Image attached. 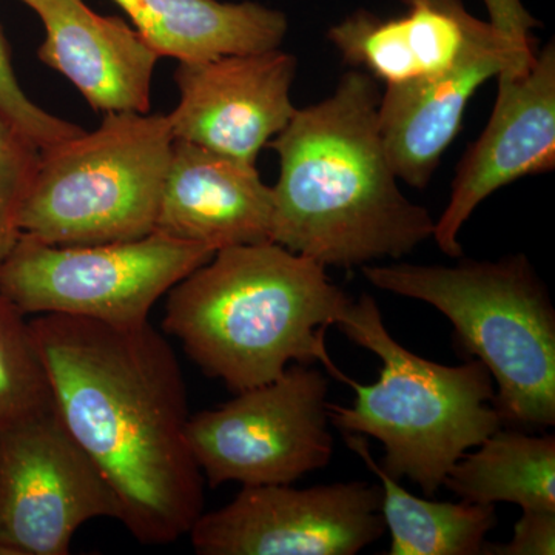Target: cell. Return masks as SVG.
Here are the masks:
<instances>
[{
  "label": "cell",
  "instance_id": "6da1fadb",
  "mask_svg": "<svg viewBox=\"0 0 555 555\" xmlns=\"http://www.w3.org/2000/svg\"><path fill=\"white\" fill-rule=\"evenodd\" d=\"M51 400L115 492L120 524L144 545L189 535L204 477L188 440V387L170 343L131 326L67 315L30 320Z\"/></svg>",
  "mask_w": 555,
  "mask_h": 555
},
{
  "label": "cell",
  "instance_id": "7a4b0ae2",
  "mask_svg": "<svg viewBox=\"0 0 555 555\" xmlns=\"http://www.w3.org/2000/svg\"><path fill=\"white\" fill-rule=\"evenodd\" d=\"M379 98L371 75L347 72L269 142L280 158L272 243L326 269H353L433 238V215L401 192L387 159Z\"/></svg>",
  "mask_w": 555,
  "mask_h": 555
},
{
  "label": "cell",
  "instance_id": "3957f363",
  "mask_svg": "<svg viewBox=\"0 0 555 555\" xmlns=\"http://www.w3.org/2000/svg\"><path fill=\"white\" fill-rule=\"evenodd\" d=\"M352 301L312 259L276 243L248 244L221 248L179 281L167 294L163 327L207 377L235 393L292 364H323L349 385L326 334Z\"/></svg>",
  "mask_w": 555,
  "mask_h": 555
},
{
  "label": "cell",
  "instance_id": "277c9868",
  "mask_svg": "<svg viewBox=\"0 0 555 555\" xmlns=\"http://www.w3.org/2000/svg\"><path fill=\"white\" fill-rule=\"evenodd\" d=\"M337 327L383 366L374 385L350 379L352 406L328 403L331 426L377 438L385 447L378 466L386 474L436 494L452 466L503 426L494 379L476 358L447 366L401 346L369 294L353 299Z\"/></svg>",
  "mask_w": 555,
  "mask_h": 555
},
{
  "label": "cell",
  "instance_id": "5b68a950",
  "mask_svg": "<svg viewBox=\"0 0 555 555\" xmlns=\"http://www.w3.org/2000/svg\"><path fill=\"white\" fill-rule=\"evenodd\" d=\"M361 272L379 291L426 302L451 321L459 349L494 379L503 425L528 433L555 425V310L525 255Z\"/></svg>",
  "mask_w": 555,
  "mask_h": 555
},
{
  "label": "cell",
  "instance_id": "8992f818",
  "mask_svg": "<svg viewBox=\"0 0 555 555\" xmlns=\"http://www.w3.org/2000/svg\"><path fill=\"white\" fill-rule=\"evenodd\" d=\"M169 115L105 113L96 130L40 150L21 214L25 235L53 246L155 232L173 147Z\"/></svg>",
  "mask_w": 555,
  "mask_h": 555
},
{
  "label": "cell",
  "instance_id": "52a82bcc",
  "mask_svg": "<svg viewBox=\"0 0 555 555\" xmlns=\"http://www.w3.org/2000/svg\"><path fill=\"white\" fill-rule=\"evenodd\" d=\"M217 254L159 232L144 238L53 246L22 233L0 268V294L24 315H67L131 326Z\"/></svg>",
  "mask_w": 555,
  "mask_h": 555
},
{
  "label": "cell",
  "instance_id": "ba28073f",
  "mask_svg": "<svg viewBox=\"0 0 555 555\" xmlns=\"http://www.w3.org/2000/svg\"><path fill=\"white\" fill-rule=\"evenodd\" d=\"M328 378L292 364L281 377L236 392L219 408L190 415L193 459L211 488L292 485L331 463Z\"/></svg>",
  "mask_w": 555,
  "mask_h": 555
},
{
  "label": "cell",
  "instance_id": "9c48e42d",
  "mask_svg": "<svg viewBox=\"0 0 555 555\" xmlns=\"http://www.w3.org/2000/svg\"><path fill=\"white\" fill-rule=\"evenodd\" d=\"M94 518L118 499L54 408L0 436V555H67Z\"/></svg>",
  "mask_w": 555,
  "mask_h": 555
},
{
  "label": "cell",
  "instance_id": "30bf717a",
  "mask_svg": "<svg viewBox=\"0 0 555 555\" xmlns=\"http://www.w3.org/2000/svg\"><path fill=\"white\" fill-rule=\"evenodd\" d=\"M382 486H243L192 531L201 555H356L385 534Z\"/></svg>",
  "mask_w": 555,
  "mask_h": 555
},
{
  "label": "cell",
  "instance_id": "8fae6325",
  "mask_svg": "<svg viewBox=\"0 0 555 555\" xmlns=\"http://www.w3.org/2000/svg\"><path fill=\"white\" fill-rule=\"evenodd\" d=\"M531 38L511 50L496 73L499 91L483 133L460 160L448 206L433 238L444 255H463L459 235L496 190L555 167V46L535 51Z\"/></svg>",
  "mask_w": 555,
  "mask_h": 555
},
{
  "label": "cell",
  "instance_id": "7c38bea8",
  "mask_svg": "<svg viewBox=\"0 0 555 555\" xmlns=\"http://www.w3.org/2000/svg\"><path fill=\"white\" fill-rule=\"evenodd\" d=\"M491 21H480L449 67L427 78L386 87L378 127L397 178L427 188L449 145L462 129L470 98L495 78L511 50L531 36L537 21L520 0H485Z\"/></svg>",
  "mask_w": 555,
  "mask_h": 555
},
{
  "label": "cell",
  "instance_id": "4fadbf2b",
  "mask_svg": "<svg viewBox=\"0 0 555 555\" xmlns=\"http://www.w3.org/2000/svg\"><path fill=\"white\" fill-rule=\"evenodd\" d=\"M295 75L297 60L278 49L178 62L179 104L169 115L175 139L255 166L297 113Z\"/></svg>",
  "mask_w": 555,
  "mask_h": 555
},
{
  "label": "cell",
  "instance_id": "5bb4252c",
  "mask_svg": "<svg viewBox=\"0 0 555 555\" xmlns=\"http://www.w3.org/2000/svg\"><path fill=\"white\" fill-rule=\"evenodd\" d=\"M272 219L257 166L175 139L155 232L218 251L272 243Z\"/></svg>",
  "mask_w": 555,
  "mask_h": 555
},
{
  "label": "cell",
  "instance_id": "9a60e30c",
  "mask_svg": "<svg viewBox=\"0 0 555 555\" xmlns=\"http://www.w3.org/2000/svg\"><path fill=\"white\" fill-rule=\"evenodd\" d=\"M38 14L46 40L38 57L56 69L101 113H149L160 60L137 28L101 16L83 0H20Z\"/></svg>",
  "mask_w": 555,
  "mask_h": 555
},
{
  "label": "cell",
  "instance_id": "2e32d148",
  "mask_svg": "<svg viewBox=\"0 0 555 555\" xmlns=\"http://www.w3.org/2000/svg\"><path fill=\"white\" fill-rule=\"evenodd\" d=\"M401 16H375L356 11L331 27L327 39L343 60L364 68L375 80L401 86L449 67L480 20L462 0H403Z\"/></svg>",
  "mask_w": 555,
  "mask_h": 555
},
{
  "label": "cell",
  "instance_id": "e0dca14e",
  "mask_svg": "<svg viewBox=\"0 0 555 555\" xmlns=\"http://www.w3.org/2000/svg\"><path fill=\"white\" fill-rule=\"evenodd\" d=\"M160 57L198 62L280 49L286 14L255 2L113 0Z\"/></svg>",
  "mask_w": 555,
  "mask_h": 555
},
{
  "label": "cell",
  "instance_id": "ac0fdd59",
  "mask_svg": "<svg viewBox=\"0 0 555 555\" xmlns=\"http://www.w3.org/2000/svg\"><path fill=\"white\" fill-rule=\"evenodd\" d=\"M466 452L443 486L465 502L514 503L524 509H555V438L500 427Z\"/></svg>",
  "mask_w": 555,
  "mask_h": 555
},
{
  "label": "cell",
  "instance_id": "d6986e66",
  "mask_svg": "<svg viewBox=\"0 0 555 555\" xmlns=\"http://www.w3.org/2000/svg\"><path fill=\"white\" fill-rule=\"evenodd\" d=\"M347 447L382 481V514L390 532L389 555H480L496 526L495 505L436 502L401 488L375 462L366 437L343 434Z\"/></svg>",
  "mask_w": 555,
  "mask_h": 555
},
{
  "label": "cell",
  "instance_id": "ffe728a7",
  "mask_svg": "<svg viewBox=\"0 0 555 555\" xmlns=\"http://www.w3.org/2000/svg\"><path fill=\"white\" fill-rule=\"evenodd\" d=\"M53 408L30 321L0 294V436Z\"/></svg>",
  "mask_w": 555,
  "mask_h": 555
},
{
  "label": "cell",
  "instance_id": "44dd1931",
  "mask_svg": "<svg viewBox=\"0 0 555 555\" xmlns=\"http://www.w3.org/2000/svg\"><path fill=\"white\" fill-rule=\"evenodd\" d=\"M40 149L0 118V268L22 235L21 214Z\"/></svg>",
  "mask_w": 555,
  "mask_h": 555
},
{
  "label": "cell",
  "instance_id": "7402d4cb",
  "mask_svg": "<svg viewBox=\"0 0 555 555\" xmlns=\"http://www.w3.org/2000/svg\"><path fill=\"white\" fill-rule=\"evenodd\" d=\"M0 118L20 130L40 150L65 139L78 137L86 131L82 127L40 108L25 94L14 73L9 42L3 36L2 28H0Z\"/></svg>",
  "mask_w": 555,
  "mask_h": 555
},
{
  "label": "cell",
  "instance_id": "603a6c76",
  "mask_svg": "<svg viewBox=\"0 0 555 555\" xmlns=\"http://www.w3.org/2000/svg\"><path fill=\"white\" fill-rule=\"evenodd\" d=\"M485 555H554L555 509H524L513 539L503 545L486 542Z\"/></svg>",
  "mask_w": 555,
  "mask_h": 555
}]
</instances>
